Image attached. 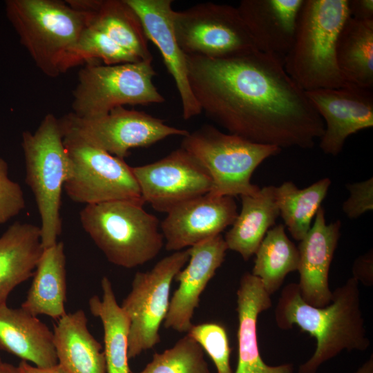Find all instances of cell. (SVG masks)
<instances>
[{
	"instance_id": "cell-27",
	"label": "cell",
	"mask_w": 373,
	"mask_h": 373,
	"mask_svg": "<svg viewBox=\"0 0 373 373\" xmlns=\"http://www.w3.org/2000/svg\"><path fill=\"white\" fill-rule=\"evenodd\" d=\"M336 58L345 82L366 89L373 86V20L349 17L338 34Z\"/></svg>"
},
{
	"instance_id": "cell-24",
	"label": "cell",
	"mask_w": 373,
	"mask_h": 373,
	"mask_svg": "<svg viewBox=\"0 0 373 373\" xmlns=\"http://www.w3.org/2000/svg\"><path fill=\"white\" fill-rule=\"evenodd\" d=\"M40 227L15 222L0 237V304L33 276L42 255Z\"/></svg>"
},
{
	"instance_id": "cell-2",
	"label": "cell",
	"mask_w": 373,
	"mask_h": 373,
	"mask_svg": "<svg viewBox=\"0 0 373 373\" xmlns=\"http://www.w3.org/2000/svg\"><path fill=\"white\" fill-rule=\"evenodd\" d=\"M331 303L323 307L309 305L302 298L297 283L282 290L275 309L278 327L296 325L316 340L313 355L298 368V373H316L325 362L343 350L365 351L370 345L360 303L358 282L350 278L332 291Z\"/></svg>"
},
{
	"instance_id": "cell-6",
	"label": "cell",
	"mask_w": 373,
	"mask_h": 373,
	"mask_svg": "<svg viewBox=\"0 0 373 373\" xmlns=\"http://www.w3.org/2000/svg\"><path fill=\"white\" fill-rule=\"evenodd\" d=\"M26 182L39 211L41 240L44 249L56 244L61 234V193L66 178L68 157L57 119L46 114L34 132L22 133Z\"/></svg>"
},
{
	"instance_id": "cell-38",
	"label": "cell",
	"mask_w": 373,
	"mask_h": 373,
	"mask_svg": "<svg viewBox=\"0 0 373 373\" xmlns=\"http://www.w3.org/2000/svg\"><path fill=\"white\" fill-rule=\"evenodd\" d=\"M17 367L20 373H66L59 364L50 367L41 368L30 365L27 361H21Z\"/></svg>"
},
{
	"instance_id": "cell-7",
	"label": "cell",
	"mask_w": 373,
	"mask_h": 373,
	"mask_svg": "<svg viewBox=\"0 0 373 373\" xmlns=\"http://www.w3.org/2000/svg\"><path fill=\"white\" fill-rule=\"evenodd\" d=\"M181 147L195 157L212 179L209 193L217 196L254 195L260 188L251 182L256 169L280 149L254 143L205 124L183 137Z\"/></svg>"
},
{
	"instance_id": "cell-21",
	"label": "cell",
	"mask_w": 373,
	"mask_h": 373,
	"mask_svg": "<svg viewBox=\"0 0 373 373\" xmlns=\"http://www.w3.org/2000/svg\"><path fill=\"white\" fill-rule=\"evenodd\" d=\"M0 350L41 368L58 364L53 332L22 307L0 304Z\"/></svg>"
},
{
	"instance_id": "cell-8",
	"label": "cell",
	"mask_w": 373,
	"mask_h": 373,
	"mask_svg": "<svg viewBox=\"0 0 373 373\" xmlns=\"http://www.w3.org/2000/svg\"><path fill=\"white\" fill-rule=\"evenodd\" d=\"M151 63L88 64L78 73L72 113L94 117L124 105L163 103L165 99L153 82L156 73Z\"/></svg>"
},
{
	"instance_id": "cell-9",
	"label": "cell",
	"mask_w": 373,
	"mask_h": 373,
	"mask_svg": "<svg viewBox=\"0 0 373 373\" xmlns=\"http://www.w3.org/2000/svg\"><path fill=\"white\" fill-rule=\"evenodd\" d=\"M62 135L68 157L64 189L71 200L85 205L143 201L132 167L124 160L74 135Z\"/></svg>"
},
{
	"instance_id": "cell-22",
	"label": "cell",
	"mask_w": 373,
	"mask_h": 373,
	"mask_svg": "<svg viewBox=\"0 0 373 373\" xmlns=\"http://www.w3.org/2000/svg\"><path fill=\"white\" fill-rule=\"evenodd\" d=\"M73 8L88 15V25L106 35L141 61L153 56L141 20L126 0H69Z\"/></svg>"
},
{
	"instance_id": "cell-31",
	"label": "cell",
	"mask_w": 373,
	"mask_h": 373,
	"mask_svg": "<svg viewBox=\"0 0 373 373\" xmlns=\"http://www.w3.org/2000/svg\"><path fill=\"white\" fill-rule=\"evenodd\" d=\"M100 59L105 65L141 61L102 32L86 26L66 53L61 73L85 62Z\"/></svg>"
},
{
	"instance_id": "cell-26",
	"label": "cell",
	"mask_w": 373,
	"mask_h": 373,
	"mask_svg": "<svg viewBox=\"0 0 373 373\" xmlns=\"http://www.w3.org/2000/svg\"><path fill=\"white\" fill-rule=\"evenodd\" d=\"M240 198V212L224 239L228 249L238 252L247 261L255 254L280 213L275 186H263L256 195H241Z\"/></svg>"
},
{
	"instance_id": "cell-19",
	"label": "cell",
	"mask_w": 373,
	"mask_h": 373,
	"mask_svg": "<svg viewBox=\"0 0 373 373\" xmlns=\"http://www.w3.org/2000/svg\"><path fill=\"white\" fill-rule=\"evenodd\" d=\"M304 0H242L237 7L256 50L283 60Z\"/></svg>"
},
{
	"instance_id": "cell-23",
	"label": "cell",
	"mask_w": 373,
	"mask_h": 373,
	"mask_svg": "<svg viewBox=\"0 0 373 373\" xmlns=\"http://www.w3.org/2000/svg\"><path fill=\"white\" fill-rule=\"evenodd\" d=\"M82 309L66 313L54 326L58 364L66 373H107L101 344L90 333Z\"/></svg>"
},
{
	"instance_id": "cell-33",
	"label": "cell",
	"mask_w": 373,
	"mask_h": 373,
	"mask_svg": "<svg viewBox=\"0 0 373 373\" xmlns=\"http://www.w3.org/2000/svg\"><path fill=\"white\" fill-rule=\"evenodd\" d=\"M187 334L210 356L217 373H233L230 365L231 348L225 328L215 323L193 325Z\"/></svg>"
},
{
	"instance_id": "cell-15",
	"label": "cell",
	"mask_w": 373,
	"mask_h": 373,
	"mask_svg": "<svg viewBox=\"0 0 373 373\" xmlns=\"http://www.w3.org/2000/svg\"><path fill=\"white\" fill-rule=\"evenodd\" d=\"M233 197L207 193L172 209L160 228L165 248L178 251L220 235L238 216Z\"/></svg>"
},
{
	"instance_id": "cell-28",
	"label": "cell",
	"mask_w": 373,
	"mask_h": 373,
	"mask_svg": "<svg viewBox=\"0 0 373 373\" xmlns=\"http://www.w3.org/2000/svg\"><path fill=\"white\" fill-rule=\"evenodd\" d=\"M102 298L90 297V312L98 317L104 329V354L107 373H130L128 364V347L130 323L118 305L110 280L104 276L101 280Z\"/></svg>"
},
{
	"instance_id": "cell-4",
	"label": "cell",
	"mask_w": 373,
	"mask_h": 373,
	"mask_svg": "<svg viewBox=\"0 0 373 373\" xmlns=\"http://www.w3.org/2000/svg\"><path fill=\"white\" fill-rule=\"evenodd\" d=\"M142 200H115L85 205L79 220L107 260L127 269L155 258L164 246L159 220Z\"/></svg>"
},
{
	"instance_id": "cell-13",
	"label": "cell",
	"mask_w": 373,
	"mask_h": 373,
	"mask_svg": "<svg viewBox=\"0 0 373 373\" xmlns=\"http://www.w3.org/2000/svg\"><path fill=\"white\" fill-rule=\"evenodd\" d=\"M132 171L144 203L166 213L212 188L206 168L181 146L156 162L132 167Z\"/></svg>"
},
{
	"instance_id": "cell-36",
	"label": "cell",
	"mask_w": 373,
	"mask_h": 373,
	"mask_svg": "<svg viewBox=\"0 0 373 373\" xmlns=\"http://www.w3.org/2000/svg\"><path fill=\"white\" fill-rule=\"evenodd\" d=\"M353 278L363 285L370 286L373 282L372 250L356 258L353 264Z\"/></svg>"
},
{
	"instance_id": "cell-10",
	"label": "cell",
	"mask_w": 373,
	"mask_h": 373,
	"mask_svg": "<svg viewBox=\"0 0 373 373\" xmlns=\"http://www.w3.org/2000/svg\"><path fill=\"white\" fill-rule=\"evenodd\" d=\"M177 41L187 56L223 59L256 50L237 7L204 2L174 11Z\"/></svg>"
},
{
	"instance_id": "cell-3",
	"label": "cell",
	"mask_w": 373,
	"mask_h": 373,
	"mask_svg": "<svg viewBox=\"0 0 373 373\" xmlns=\"http://www.w3.org/2000/svg\"><path fill=\"white\" fill-rule=\"evenodd\" d=\"M347 0H304L285 69L304 91L336 88L347 84L338 68L336 46L348 18Z\"/></svg>"
},
{
	"instance_id": "cell-35",
	"label": "cell",
	"mask_w": 373,
	"mask_h": 373,
	"mask_svg": "<svg viewBox=\"0 0 373 373\" xmlns=\"http://www.w3.org/2000/svg\"><path fill=\"white\" fill-rule=\"evenodd\" d=\"M349 198L343 203L342 210L350 219H356L373 209V178L348 183Z\"/></svg>"
},
{
	"instance_id": "cell-5",
	"label": "cell",
	"mask_w": 373,
	"mask_h": 373,
	"mask_svg": "<svg viewBox=\"0 0 373 373\" xmlns=\"http://www.w3.org/2000/svg\"><path fill=\"white\" fill-rule=\"evenodd\" d=\"M6 11L37 68L48 77L59 76L66 53L88 25V13L57 0H8Z\"/></svg>"
},
{
	"instance_id": "cell-32",
	"label": "cell",
	"mask_w": 373,
	"mask_h": 373,
	"mask_svg": "<svg viewBox=\"0 0 373 373\" xmlns=\"http://www.w3.org/2000/svg\"><path fill=\"white\" fill-rule=\"evenodd\" d=\"M130 373H211L204 350L188 334L171 348L155 353L140 372Z\"/></svg>"
},
{
	"instance_id": "cell-12",
	"label": "cell",
	"mask_w": 373,
	"mask_h": 373,
	"mask_svg": "<svg viewBox=\"0 0 373 373\" xmlns=\"http://www.w3.org/2000/svg\"><path fill=\"white\" fill-rule=\"evenodd\" d=\"M59 121L62 134L74 135L122 160L131 149L148 147L168 137H184L189 133L145 112L124 106L94 117H81L70 113Z\"/></svg>"
},
{
	"instance_id": "cell-37",
	"label": "cell",
	"mask_w": 373,
	"mask_h": 373,
	"mask_svg": "<svg viewBox=\"0 0 373 373\" xmlns=\"http://www.w3.org/2000/svg\"><path fill=\"white\" fill-rule=\"evenodd\" d=\"M349 17L360 21L373 20L372 0H347Z\"/></svg>"
},
{
	"instance_id": "cell-18",
	"label": "cell",
	"mask_w": 373,
	"mask_h": 373,
	"mask_svg": "<svg viewBox=\"0 0 373 373\" xmlns=\"http://www.w3.org/2000/svg\"><path fill=\"white\" fill-rule=\"evenodd\" d=\"M340 220L327 224L325 211L320 207L314 224L300 241L298 247L300 278L297 284L305 302L323 307L332 300L328 276L334 251L340 237Z\"/></svg>"
},
{
	"instance_id": "cell-14",
	"label": "cell",
	"mask_w": 373,
	"mask_h": 373,
	"mask_svg": "<svg viewBox=\"0 0 373 373\" xmlns=\"http://www.w3.org/2000/svg\"><path fill=\"white\" fill-rule=\"evenodd\" d=\"M305 93L324 122L319 146L325 154L337 155L350 135L373 126L372 89L347 84Z\"/></svg>"
},
{
	"instance_id": "cell-41",
	"label": "cell",
	"mask_w": 373,
	"mask_h": 373,
	"mask_svg": "<svg viewBox=\"0 0 373 373\" xmlns=\"http://www.w3.org/2000/svg\"><path fill=\"white\" fill-rule=\"evenodd\" d=\"M3 362H2V360H1V356H0V367L1 366Z\"/></svg>"
},
{
	"instance_id": "cell-20",
	"label": "cell",
	"mask_w": 373,
	"mask_h": 373,
	"mask_svg": "<svg viewBox=\"0 0 373 373\" xmlns=\"http://www.w3.org/2000/svg\"><path fill=\"white\" fill-rule=\"evenodd\" d=\"M236 294L238 360L235 373H294L292 364L269 365L260 356L257 320L259 314L272 304L271 295L261 280L251 273H245L240 279Z\"/></svg>"
},
{
	"instance_id": "cell-17",
	"label": "cell",
	"mask_w": 373,
	"mask_h": 373,
	"mask_svg": "<svg viewBox=\"0 0 373 373\" xmlns=\"http://www.w3.org/2000/svg\"><path fill=\"white\" fill-rule=\"evenodd\" d=\"M138 15L146 37L160 52L180 95L182 116L189 119L201 113L191 92L186 56L180 48L173 29L171 0H126Z\"/></svg>"
},
{
	"instance_id": "cell-39",
	"label": "cell",
	"mask_w": 373,
	"mask_h": 373,
	"mask_svg": "<svg viewBox=\"0 0 373 373\" xmlns=\"http://www.w3.org/2000/svg\"><path fill=\"white\" fill-rule=\"evenodd\" d=\"M354 373H373V358L372 356L366 361Z\"/></svg>"
},
{
	"instance_id": "cell-40",
	"label": "cell",
	"mask_w": 373,
	"mask_h": 373,
	"mask_svg": "<svg viewBox=\"0 0 373 373\" xmlns=\"http://www.w3.org/2000/svg\"><path fill=\"white\" fill-rule=\"evenodd\" d=\"M0 373H20L18 367L12 364L3 363L0 367Z\"/></svg>"
},
{
	"instance_id": "cell-25",
	"label": "cell",
	"mask_w": 373,
	"mask_h": 373,
	"mask_svg": "<svg viewBox=\"0 0 373 373\" xmlns=\"http://www.w3.org/2000/svg\"><path fill=\"white\" fill-rule=\"evenodd\" d=\"M66 276L64 245L57 242L44 249L21 307L33 316L46 315L58 321L66 314Z\"/></svg>"
},
{
	"instance_id": "cell-34",
	"label": "cell",
	"mask_w": 373,
	"mask_h": 373,
	"mask_svg": "<svg viewBox=\"0 0 373 373\" xmlns=\"http://www.w3.org/2000/svg\"><path fill=\"white\" fill-rule=\"evenodd\" d=\"M25 207L22 189L9 178L8 164L0 157V224L17 216Z\"/></svg>"
},
{
	"instance_id": "cell-11",
	"label": "cell",
	"mask_w": 373,
	"mask_h": 373,
	"mask_svg": "<svg viewBox=\"0 0 373 373\" xmlns=\"http://www.w3.org/2000/svg\"><path fill=\"white\" fill-rule=\"evenodd\" d=\"M189 259V249L175 251L151 270L135 274L131 289L121 305L130 323L128 358L160 342L159 331L168 312L171 283Z\"/></svg>"
},
{
	"instance_id": "cell-16",
	"label": "cell",
	"mask_w": 373,
	"mask_h": 373,
	"mask_svg": "<svg viewBox=\"0 0 373 373\" xmlns=\"http://www.w3.org/2000/svg\"><path fill=\"white\" fill-rule=\"evenodd\" d=\"M227 249L221 234L189 248L188 265L174 278L179 286L169 302L164 322L166 328L189 331L200 295L224 262Z\"/></svg>"
},
{
	"instance_id": "cell-29",
	"label": "cell",
	"mask_w": 373,
	"mask_h": 373,
	"mask_svg": "<svg viewBox=\"0 0 373 373\" xmlns=\"http://www.w3.org/2000/svg\"><path fill=\"white\" fill-rule=\"evenodd\" d=\"M332 181L318 180L305 189H298L290 181L275 186L279 213L291 236L300 241L311 228L313 218L325 198Z\"/></svg>"
},
{
	"instance_id": "cell-1",
	"label": "cell",
	"mask_w": 373,
	"mask_h": 373,
	"mask_svg": "<svg viewBox=\"0 0 373 373\" xmlns=\"http://www.w3.org/2000/svg\"><path fill=\"white\" fill-rule=\"evenodd\" d=\"M186 56L201 113L229 133L280 149H311L323 135V120L278 57L258 50L223 59Z\"/></svg>"
},
{
	"instance_id": "cell-30",
	"label": "cell",
	"mask_w": 373,
	"mask_h": 373,
	"mask_svg": "<svg viewBox=\"0 0 373 373\" xmlns=\"http://www.w3.org/2000/svg\"><path fill=\"white\" fill-rule=\"evenodd\" d=\"M252 274L270 295L282 285L286 276L298 270V248L287 236L282 224L268 230L256 253Z\"/></svg>"
}]
</instances>
